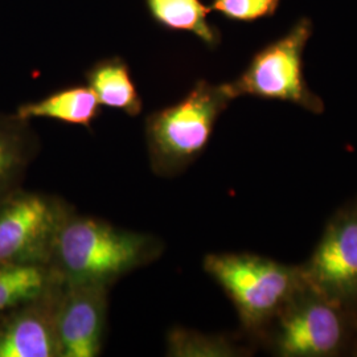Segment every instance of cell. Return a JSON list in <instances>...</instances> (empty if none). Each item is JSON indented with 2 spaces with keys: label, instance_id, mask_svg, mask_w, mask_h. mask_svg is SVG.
Here are the masks:
<instances>
[{
  "label": "cell",
  "instance_id": "2e32d148",
  "mask_svg": "<svg viewBox=\"0 0 357 357\" xmlns=\"http://www.w3.org/2000/svg\"><path fill=\"white\" fill-rule=\"evenodd\" d=\"M280 4L281 0H212L209 8L230 22L255 23L274 16Z\"/></svg>",
  "mask_w": 357,
  "mask_h": 357
},
{
  "label": "cell",
  "instance_id": "7c38bea8",
  "mask_svg": "<svg viewBox=\"0 0 357 357\" xmlns=\"http://www.w3.org/2000/svg\"><path fill=\"white\" fill-rule=\"evenodd\" d=\"M85 77L101 106L123 112L130 116L141 114V96L123 59L101 60L90 68Z\"/></svg>",
  "mask_w": 357,
  "mask_h": 357
},
{
  "label": "cell",
  "instance_id": "4fadbf2b",
  "mask_svg": "<svg viewBox=\"0 0 357 357\" xmlns=\"http://www.w3.org/2000/svg\"><path fill=\"white\" fill-rule=\"evenodd\" d=\"M146 6L155 23L178 32H188L215 50L221 43L218 28L211 24V8L202 0H146Z\"/></svg>",
  "mask_w": 357,
  "mask_h": 357
},
{
  "label": "cell",
  "instance_id": "3957f363",
  "mask_svg": "<svg viewBox=\"0 0 357 357\" xmlns=\"http://www.w3.org/2000/svg\"><path fill=\"white\" fill-rule=\"evenodd\" d=\"M204 270L229 296L248 330L275 318L306 284L302 266L250 253L205 255Z\"/></svg>",
  "mask_w": 357,
  "mask_h": 357
},
{
  "label": "cell",
  "instance_id": "e0dca14e",
  "mask_svg": "<svg viewBox=\"0 0 357 357\" xmlns=\"http://www.w3.org/2000/svg\"><path fill=\"white\" fill-rule=\"evenodd\" d=\"M355 355H357V348H356V352H355Z\"/></svg>",
  "mask_w": 357,
  "mask_h": 357
},
{
  "label": "cell",
  "instance_id": "9c48e42d",
  "mask_svg": "<svg viewBox=\"0 0 357 357\" xmlns=\"http://www.w3.org/2000/svg\"><path fill=\"white\" fill-rule=\"evenodd\" d=\"M63 281L0 314V357H60L57 307Z\"/></svg>",
  "mask_w": 357,
  "mask_h": 357
},
{
  "label": "cell",
  "instance_id": "52a82bcc",
  "mask_svg": "<svg viewBox=\"0 0 357 357\" xmlns=\"http://www.w3.org/2000/svg\"><path fill=\"white\" fill-rule=\"evenodd\" d=\"M302 271L310 287L332 301H357V206L332 218Z\"/></svg>",
  "mask_w": 357,
  "mask_h": 357
},
{
  "label": "cell",
  "instance_id": "5bb4252c",
  "mask_svg": "<svg viewBox=\"0 0 357 357\" xmlns=\"http://www.w3.org/2000/svg\"><path fill=\"white\" fill-rule=\"evenodd\" d=\"M59 282L50 266L0 264V314L47 293Z\"/></svg>",
  "mask_w": 357,
  "mask_h": 357
},
{
  "label": "cell",
  "instance_id": "30bf717a",
  "mask_svg": "<svg viewBox=\"0 0 357 357\" xmlns=\"http://www.w3.org/2000/svg\"><path fill=\"white\" fill-rule=\"evenodd\" d=\"M38 153V137L29 121L0 114V202L23 188L26 169Z\"/></svg>",
  "mask_w": 357,
  "mask_h": 357
},
{
  "label": "cell",
  "instance_id": "7a4b0ae2",
  "mask_svg": "<svg viewBox=\"0 0 357 357\" xmlns=\"http://www.w3.org/2000/svg\"><path fill=\"white\" fill-rule=\"evenodd\" d=\"M233 98L225 84L197 81L178 102L146 119V143L153 174L175 176L206 149L218 116Z\"/></svg>",
  "mask_w": 357,
  "mask_h": 357
},
{
  "label": "cell",
  "instance_id": "8992f818",
  "mask_svg": "<svg viewBox=\"0 0 357 357\" xmlns=\"http://www.w3.org/2000/svg\"><path fill=\"white\" fill-rule=\"evenodd\" d=\"M340 303L305 284L275 317L274 352L282 357H327L344 340Z\"/></svg>",
  "mask_w": 357,
  "mask_h": 357
},
{
  "label": "cell",
  "instance_id": "5b68a950",
  "mask_svg": "<svg viewBox=\"0 0 357 357\" xmlns=\"http://www.w3.org/2000/svg\"><path fill=\"white\" fill-rule=\"evenodd\" d=\"M73 212L57 196L13 192L0 202V264L50 266L60 230Z\"/></svg>",
  "mask_w": 357,
  "mask_h": 357
},
{
  "label": "cell",
  "instance_id": "277c9868",
  "mask_svg": "<svg viewBox=\"0 0 357 357\" xmlns=\"http://www.w3.org/2000/svg\"><path fill=\"white\" fill-rule=\"evenodd\" d=\"M312 32V22L302 17L286 35L261 48L243 73L225 84L230 97L290 102L315 114L323 113L324 103L310 90L303 72V53Z\"/></svg>",
  "mask_w": 357,
  "mask_h": 357
},
{
  "label": "cell",
  "instance_id": "8fae6325",
  "mask_svg": "<svg viewBox=\"0 0 357 357\" xmlns=\"http://www.w3.org/2000/svg\"><path fill=\"white\" fill-rule=\"evenodd\" d=\"M15 114L26 121L45 118L90 128L101 114V105L89 86L77 85L57 90L38 101L23 103Z\"/></svg>",
  "mask_w": 357,
  "mask_h": 357
},
{
  "label": "cell",
  "instance_id": "6da1fadb",
  "mask_svg": "<svg viewBox=\"0 0 357 357\" xmlns=\"http://www.w3.org/2000/svg\"><path fill=\"white\" fill-rule=\"evenodd\" d=\"M165 245L153 234L121 229L75 211L60 230L51 268L64 283L110 287L128 273L153 262Z\"/></svg>",
  "mask_w": 357,
  "mask_h": 357
},
{
  "label": "cell",
  "instance_id": "9a60e30c",
  "mask_svg": "<svg viewBox=\"0 0 357 357\" xmlns=\"http://www.w3.org/2000/svg\"><path fill=\"white\" fill-rule=\"evenodd\" d=\"M167 356L172 357H234L240 349L231 340L220 335L174 327L166 336Z\"/></svg>",
  "mask_w": 357,
  "mask_h": 357
},
{
  "label": "cell",
  "instance_id": "ba28073f",
  "mask_svg": "<svg viewBox=\"0 0 357 357\" xmlns=\"http://www.w3.org/2000/svg\"><path fill=\"white\" fill-rule=\"evenodd\" d=\"M109 289L93 283H64L57 307L60 357H96L102 351Z\"/></svg>",
  "mask_w": 357,
  "mask_h": 357
}]
</instances>
